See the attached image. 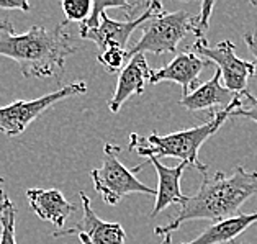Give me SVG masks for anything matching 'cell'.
I'll use <instances>...</instances> for the list:
<instances>
[{
    "instance_id": "obj_15",
    "label": "cell",
    "mask_w": 257,
    "mask_h": 244,
    "mask_svg": "<svg viewBox=\"0 0 257 244\" xmlns=\"http://www.w3.org/2000/svg\"><path fill=\"white\" fill-rule=\"evenodd\" d=\"M254 223H257V211L255 213H237L223 221L210 224L195 239L182 244H226L234 241Z\"/></svg>"
},
{
    "instance_id": "obj_13",
    "label": "cell",
    "mask_w": 257,
    "mask_h": 244,
    "mask_svg": "<svg viewBox=\"0 0 257 244\" xmlns=\"http://www.w3.org/2000/svg\"><path fill=\"white\" fill-rule=\"evenodd\" d=\"M239 93H234L228 90L221 84V72L216 69L215 76L208 82L198 85L192 93L187 97H182L179 105L190 111H200V110H215L221 111L226 110L229 105H233L236 98H239Z\"/></svg>"
},
{
    "instance_id": "obj_27",
    "label": "cell",
    "mask_w": 257,
    "mask_h": 244,
    "mask_svg": "<svg viewBox=\"0 0 257 244\" xmlns=\"http://www.w3.org/2000/svg\"><path fill=\"white\" fill-rule=\"evenodd\" d=\"M80 242H82V244H87V241H84V239H80Z\"/></svg>"
},
{
    "instance_id": "obj_4",
    "label": "cell",
    "mask_w": 257,
    "mask_h": 244,
    "mask_svg": "<svg viewBox=\"0 0 257 244\" xmlns=\"http://www.w3.org/2000/svg\"><path fill=\"white\" fill-rule=\"evenodd\" d=\"M140 2H103V0H93L92 2V14L87 20L80 25L79 35L82 40L93 41L98 48V53H103L106 49H124L126 51L128 40L143 23L149 22L161 12H164L161 2H149L141 15H138L133 20L116 22L105 14L108 9H121L128 15L130 10L136 9Z\"/></svg>"
},
{
    "instance_id": "obj_14",
    "label": "cell",
    "mask_w": 257,
    "mask_h": 244,
    "mask_svg": "<svg viewBox=\"0 0 257 244\" xmlns=\"http://www.w3.org/2000/svg\"><path fill=\"white\" fill-rule=\"evenodd\" d=\"M149 162L154 166L156 174L159 179L158 195H156V203L153 208L151 216H158L162 210H166L169 205H182L185 202V197L180 190V177L189 164L187 162H180L175 167L164 166L158 158H151Z\"/></svg>"
},
{
    "instance_id": "obj_16",
    "label": "cell",
    "mask_w": 257,
    "mask_h": 244,
    "mask_svg": "<svg viewBox=\"0 0 257 244\" xmlns=\"http://www.w3.org/2000/svg\"><path fill=\"white\" fill-rule=\"evenodd\" d=\"M17 206L7 195L0 190V244H17Z\"/></svg>"
},
{
    "instance_id": "obj_6",
    "label": "cell",
    "mask_w": 257,
    "mask_h": 244,
    "mask_svg": "<svg viewBox=\"0 0 257 244\" xmlns=\"http://www.w3.org/2000/svg\"><path fill=\"white\" fill-rule=\"evenodd\" d=\"M143 35L133 46L128 49L130 59L138 54H166L177 51L179 43L187 35L193 33L195 17L185 10L161 12L149 22L144 23Z\"/></svg>"
},
{
    "instance_id": "obj_19",
    "label": "cell",
    "mask_w": 257,
    "mask_h": 244,
    "mask_svg": "<svg viewBox=\"0 0 257 244\" xmlns=\"http://www.w3.org/2000/svg\"><path fill=\"white\" fill-rule=\"evenodd\" d=\"M213 9H215V2H203L200 5V14L195 17V27H193V33H195L197 40H205V33L210 27V17Z\"/></svg>"
},
{
    "instance_id": "obj_20",
    "label": "cell",
    "mask_w": 257,
    "mask_h": 244,
    "mask_svg": "<svg viewBox=\"0 0 257 244\" xmlns=\"http://www.w3.org/2000/svg\"><path fill=\"white\" fill-rule=\"evenodd\" d=\"M242 97L247 100L249 105L247 107H239L237 110H234L231 116H244V118H249V120L257 123V97H254L249 90L244 92Z\"/></svg>"
},
{
    "instance_id": "obj_1",
    "label": "cell",
    "mask_w": 257,
    "mask_h": 244,
    "mask_svg": "<svg viewBox=\"0 0 257 244\" xmlns=\"http://www.w3.org/2000/svg\"><path fill=\"white\" fill-rule=\"evenodd\" d=\"M254 195H257V172H250L242 166H237L231 176L219 171L215 174L205 172L197 193L185 197L179 215L171 223L158 226L154 233L162 237L169 236L192 220L223 221L237 215L244 202Z\"/></svg>"
},
{
    "instance_id": "obj_24",
    "label": "cell",
    "mask_w": 257,
    "mask_h": 244,
    "mask_svg": "<svg viewBox=\"0 0 257 244\" xmlns=\"http://www.w3.org/2000/svg\"><path fill=\"white\" fill-rule=\"evenodd\" d=\"M161 244H172V237H171V234L162 237V241H161Z\"/></svg>"
},
{
    "instance_id": "obj_11",
    "label": "cell",
    "mask_w": 257,
    "mask_h": 244,
    "mask_svg": "<svg viewBox=\"0 0 257 244\" xmlns=\"http://www.w3.org/2000/svg\"><path fill=\"white\" fill-rule=\"evenodd\" d=\"M153 69L148 66L146 56L138 54L133 56L128 64L121 69L118 82L115 87V92L108 100V108L111 113H118L121 105L133 95H143L144 87L149 84Z\"/></svg>"
},
{
    "instance_id": "obj_5",
    "label": "cell",
    "mask_w": 257,
    "mask_h": 244,
    "mask_svg": "<svg viewBox=\"0 0 257 244\" xmlns=\"http://www.w3.org/2000/svg\"><path fill=\"white\" fill-rule=\"evenodd\" d=\"M121 148L111 143H105L103 146V162L102 166L90 171V179L93 189L106 205H118L124 197L131 193H144V195H158V190L153 189L141 180L136 179V174L144 167L140 164L133 169H128L118 159Z\"/></svg>"
},
{
    "instance_id": "obj_12",
    "label": "cell",
    "mask_w": 257,
    "mask_h": 244,
    "mask_svg": "<svg viewBox=\"0 0 257 244\" xmlns=\"http://www.w3.org/2000/svg\"><path fill=\"white\" fill-rule=\"evenodd\" d=\"M27 198L35 215L53 223L58 229H64L69 216L77 211V205L69 202L58 189H28Z\"/></svg>"
},
{
    "instance_id": "obj_2",
    "label": "cell",
    "mask_w": 257,
    "mask_h": 244,
    "mask_svg": "<svg viewBox=\"0 0 257 244\" xmlns=\"http://www.w3.org/2000/svg\"><path fill=\"white\" fill-rule=\"evenodd\" d=\"M62 20L53 30L33 25L27 33H0V56L17 62L25 79L61 77L66 59L76 53L72 36Z\"/></svg>"
},
{
    "instance_id": "obj_10",
    "label": "cell",
    "mask_w": 257,
    "mask_h": 244,
    "mask_svg": "<svg viewBox=\"0 0 257 244\" xmlns=\"http://www.w3.org/2000/svg\"><path fill=\"white\" fill-rule=\"evenodd\" d=\"M205 66H208V61L200 58L193 51L180 53L164 67L153 71L149 84L175 82L182 87L184 97H187L198 87V76L202 74Z\"/></svg>"
},
{
    "instance_id": "obj_9",
    "label": "cell",
    "mask_w": 257,
    "mask_h": 244,
    "mask_svg": "<svg viewBox=\"0 0 257 244\" xmlns=\"http://www.w3.org/2000/svg\"><path fill=\"white\" fill-rule=\"evenodd\" d=\"M82 202V218L74 228L56 229L51 233L53 237L77 236L79 239L87 241V244H124L126 233L118 221L102 220L92 208L90 197L85 192H79Z\"/></svg>"
},
{
    "instance_id": "obj_25",
    "label": "cell",
    "mask_w": 257,
    "mask_h": 244,
    "mask_svg": "<svg viewBox=\"0 0 257 244\" xmlns=\"http://www.w3.org/2000/svg\"><path fill=\"white\" fill-rule=\"evenodd\" d=\"M5 182V180H4V177H0V187H2V184Z\"/></svg>"
},
{
    "instance_id": "obj_28",
    "label": "cell",
    "mask_w": 257,
    "mask_h": 244,
    "mask_svg": "<svg viewBox=\"0 0 257 244\" xmlns=\"http://www.w3.org/2000/svg\"><path fill=\"white\" fill-rule=\"evenodd\" d=\"M242 244H249V242H242Z\"/></svg>"
},
{
    "instance_id": "obj_7",
    "label": "cell",
    "mask_w": 257,
    "mask_h": 244,
    "mask_svg": "<svg viewBox=\"0 0 257 244\" xmlns=\"http://www.w3.org/2000/svg\"><path fill=\"white\" fill-rule=\"evenodd\" d=\"M84 93H87V84L84 80H76V82L67 84L61 87L59 90L51 92L40 98L17 100L10 105L0 107V133H4L9 138L22 135L30 127V123L40 118L54 103L74 95H84Z\"/></svg>"
},
{
    "instance_id": "obj_18",
    "label": "cell",
    "mask_w": 257,
    "mask_h": 244,
    "mask_svg": "<svg viewBox=\"0 0 257 244\" xmlns=\"http://www.w3.org/2000/svg\"><path fill=\"white\" fill-rule=\"evenodd\" d=\"M97 61L103 66V69L108 74L121 72V69L124 67V62L130 61L128 49H106L103 53L97 54Z\"/></svg>"
},
{
    "instance_id": "obj_3",
    "label": "cell",
    "mask_w": 257,
    "mask_h": 244,
    "mask_svg": "<svg viewBox=\"0 0 257 244\" xmlns=\"http://www.w3.org/2000/svg\"><path fill=\"white\" fill-rule=\"evenodd\" d=\"M242 97V95H241ZM236 98L233 105H229L226 110L215 111L211 115V120L206 121L198 127L174 131L161 136L156 131H153L148 136V140L144 141L136 133L130 135V151H135L136 154L144 156V158H175L180 159L182 162H187L189 166L195 167L197 171L202 174L208 172V166L200 162L198 159V151L202 145L210 140L213 135L218 133V130L223 127V123L231 118L233 111L242 107V100Z\"/></svg>"
},
{
    "instance_id": "obj_23",
    "label": "cell",
    "mask_w": 257,
    "mask_h": 244,
    "mask_svg": "<svg viewBox=\"0 0 257 244\" xmlns=\"http://www.w3.org/2000/svg\"><path fill=\"white\" fill-rule=\"evenodd\" d=\"M0 33H10L15 35V28L10 22H0Z\"/></svg>"
},
{
    "instance_id": "obj_21",
    "label": "cell",
    "mask_w": 257,
    "mask_h": 244,
    "mask_svg": "<svg viewBox=\"0 0 257 244\" xmlns=\"http://www.w3.org/2000/svg\"><path fill=\"white\" fill-rule=\"evenodd\" d=\"M31 5L25 0H14V2H9V0H0V10H22V12H30Z\"/></svg>"
},
{
    "instance_id": "obj_17",
    "label": "cell",
    "mask_w": 257,
    "mask_h": 244,
    "mask_svg": "<svg viewBox=\"0 0 257 244\" xmlns=\"http://www.w3.org/2000/svg\"><path fill=\"white\" fill-rule=\"evenodd\" d=\"M64 12V22H80L84 23L90 17L92 2L90 0H64L61 4Z\"/></svg>"
},
{
    "instance_id": "obj_26",
    "label": "cell",
    "mask_w": 257,
    "mask_h": 244,
    "mask_svg": "<svg viewBox=\"0 0 257 244\" xmlns=\"http://www.w3.org/2000/svg\"><path fill=\"white\" fill-rule=\"evenodd\" d=\"M252 7H255V9H257V2H252Z\"/></svg>"
},
{
    "instance_id": "obj_22",
    "label": "cell",
    "mask_w": 257,
    "mask_h": 244,
    "mask_svg": "<svg viewBox=\"0 0 257 244\" xmlns=\"http://www.w3.org/2000/svg\"><path fill=\"white\" fill-rule=\"evenodd\" d=\"M244 41L249 49V53L254 56V59L257 61V35L255 33H246L244 35Z\"/></svg>"
},
{
    "instance_id": "obj_8",
    "label": "cell",
    "mask_w": 257,
    "mask_h": 244,
    "mask_svg": "<svg viewBox=\"0 0 257 244\" xmlns=\"http://www.w3.org/2000/svg\"><path fill=\"white\" fill-rule=\"evenodd\" d=\"M192 51L208 62H215L228 90L239 95L247 90L249 79H252L255 74V64L237 58L236 46L231 40L219 41L216 46H208L206 40H195Z\"/></svg>"
}]
</instances>
